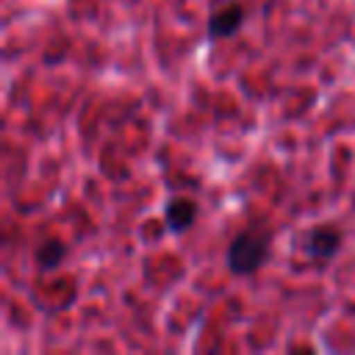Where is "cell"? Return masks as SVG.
<instances>
[{"mask_svg": "<svg viewBox=\"0 0 355 355\" xmlns=\"http://www.w3.org/2000/svg\"><path fill=\"white\" fill-rule=\"evenodd\" d=\"M269 241L272 236L263 225H252L241 230L227 247V269L233 275H252L269 255Z\"/></svg>", "mask_w": 355, "mask_h": 355, "instance_id": "6da1fadb", "label": "cell"}, {"mask_svg": "<svg viewBox=\"0 0 355 355\" xmlns=\"http://www.w3.org/2000/svg\"><path fill=\"white\" fill-rule=\"evenodd\" d=\"M241 25H244V8L236 6V3H230V6H225V8H219V11L211 14V19H208V36L211 39H227V36L239 33Z\"/></svg>", "mask_w": 355, "mask_h": 355, "instance_id": "7a4b0ae2", "label": "cell"}, {"mask_svg": "<svg viewBox=\"0 0 355 355\" xmlns=\"http://www.w3.org/2000/svg\"><path fill=\"white\" fill-rule=\"evenodd\" d=\"M338 244H341V233L336 227H316V230H311L305 250L316 261H324V258H333L338 252Z\"/></svg>", "mask_w": 355, "mask_h": 355, "instance_id": "3957f363", "label": "cell"}, {"mask_svg": "<svg viewBox=\"0 0 355 355\" xmlns=\"http://www.w3.org/2000/svg\"><path fill=\"white\" fill-rule=\"evenodd\" d=\"M166 227L172 230V233H183V230H189L191 227V222H194V216H197V205L191 202V200H183V197H175V200H169L166 202Z\"/></svg>", "mask_w": 355, "mask_h": 355, "instance_id": "277c9868", "label": "cell"}, {"mask_svg": "<svg viewBox=\"0 0 355 355\" xmlns=\"http://www.w3.org/2000/svg\"><path fill=\"white\" fill-rule=\"evenodd\" d=\"M64 255H67V247L61 241H47V244H42L36 250V263L42 269H55L64 261Z\"/></svg>", "mask_w": 355, "mask_h": 355, "instance_id": "5b68a950", "label": "cell"}]
</instances>
